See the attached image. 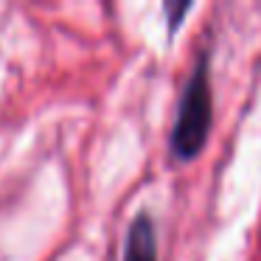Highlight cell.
Listing matches in <instances>:
<instances>
[{"label":"cell","mask_w":261,"mask_h":261,"mask_svg":"<svg viewBox=\"0 0 261 261\" xmlns=\"http://www.w3.org/2000/svg\"><path fill=\"white\" fill-rule=\"evenodd\" d=\"M211 121H214V98H211L208 79V54L202 51L177 104V118L171 129V152L177 160H191L202 152Z\"/></svg>","instance_id":"1"},{"label":"cell","mask_w":261,"mask_h":261,"mask_svg":"<svg viewBox=\"0 0 261 261\" xmlns=\"http://www.w3.org/2000/svg\"><path fill=\"white\" fill-rule=\"evenodd\" d=\"M124 261H158V239L149 214H138L126 230Z\"/></svg>","instance_id":"2"}]
</instances>
